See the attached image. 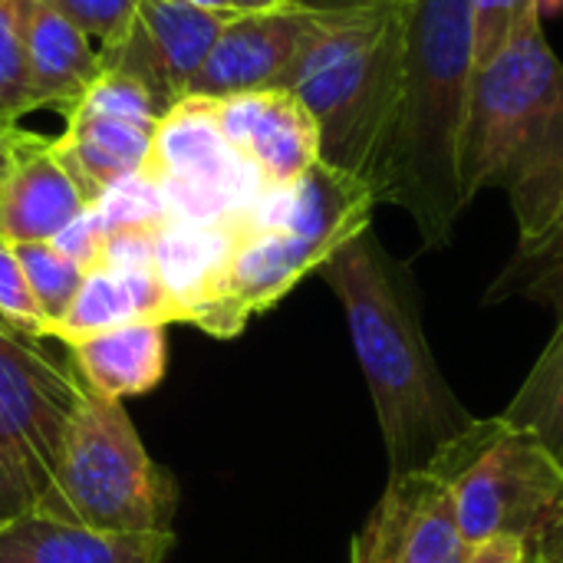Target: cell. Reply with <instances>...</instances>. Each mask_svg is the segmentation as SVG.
Here are the masks:
<instances>
[{
	"mask_svg": "<svg viewBox=\"0 0 563 563\" xmlns=\"http://www.w3.org/2000/svg\"><path fill=\"white\" fill-rule=\"evenodd\" d=\"M13 251H16V261L26 274L33 297L46 317V336H49V330L66 317L69 303L76 300V294L86 280V271L69 254H63L53 241L13 244Z\"/></svg>",
	"mask_w": 563,
	"mask_h": 563,
	"instance_id": "cell-23",
	"label": "cell"
},
{
	"mask_svg": "<svg viewBox=\"0 0 563 563\" xmlns=\"http://www.w3.org/2000/svg\"><path fill=\"white\" fill-rule=\"evenodd\" d=\"M228 16L188 0H142L125 36L99 49L102 66L145 82L168 112L191 92Z\"/></svg>",
	"mask_w": 563,
	"mask_h": 563,
	"instance_id": "cell-11",
	"label": "cell"
},
{
	"mask_svg": "<svg viewBox=\"0 0 563 563\" xmlns=\"http://www.w3.org/2000/svg\"><path fill=\"white\" fill-rule=\"evenodd\" d=\"M23 16L26 0H0V115L13 122L30 112Z\"/></svg>",
	"mask_w": 563,
	"mask_h": 563,
	"instance_id": "cell-24",
	"label": "cell"
},
{
	"mask_svg": "<svg viewBox=\"0 0 563 563\" xmlns=\"http://www.w3.org/2000/svg\"><path fill=\"white\" fill-rule=\"evenodd\" d=\"M165 323L142 320L112 327L69 343V366L79 383L106 399H129L152 393L168 366Z\"/></svg>",
	"mask_w": 563,
	"mask_h": 563,
	"instance_id": "cell-18",
	"label": "cell"
},
{
	"mask_svg": "<svg viewBox=\"0 0 563 563\" xmlns=\"http://www.w3.org/2000/svg\"><path fill=\"white\" fill-rule=\"evenodd\" d=\"M475 73V0L406 7L402 99L376 205L402 208L429 251L445 247L468 208L459 181V132Z\"/></svg>",
	"mask_w": 563,
	"mask_h": 563,
	"instance_id": "cell-3",
	"label": "cell"
},
{
	"mask_svg": "<svg viewBox=\"0 0 563 563\" xmlns=\"http://www.w3.org/2000/svg\"><path fill=\"white\" fill-rule=\"evenodd\" d=\"M188 3H198V7H208V10H228V0H188Z\"/></svg>",
	"mask_w": 563,
	"mask_h": 563,
	"instance_id": "cell-33",
	"label": "cell"
},
{
	"mask_svg": "<svg viewBox=\"0 0 563 563\" xmlns=\"http://www.w3.org/2000/svg\"><path fill=\"white\" fill-rule=\"evenodd\" d=\"M46 3L59 10L73 26H79L89 40L112 46L132 26L142 0H46Z\"/></svg>",
	"mask_w": 563,
	"mask_h": 563,
	"instance_id": "cell-26",
	"label": "cell"
},
{
	"mask_svg": "<svg viewBox=\"0 0 563 563\" xmlns=\"http://www.w3.org/2000/svg\"><path fill=\"white\" fill-rule=\"evenodd\" d=\"M373 188L323 162L284 188H267L244 214L234 251L191 327L221 340L238 336L251 317L277 307L346 241L373 228Z\"/></svg>",
	"mask_w": 563,
	"mask_h": 563,
	"instance_id": "cell-5",
	"label": "cell"
},
{
	"mask_svg": "<svg viewBox=\"0 0 563 563\" xmlns=\"http://www.w3.org/2000/svg\"><path fill=\"white\" fill-rule=\"evenodd\" d=\"M330 13L290 66V89L320 129V162L366 181L376 195L402 99L406 7L389 0H327Z\"/></svg>",
	"mask_w": 563,
	"mask_h": 563,
	"instance_id": "cell-4",
	"label": "cell"
},
{
	"mask_svg": "<svg viewBox=\"0 0 563 563\" xmlns=\"http://www.w3.org/2000/svg\"><path fill=\"white\" fill-rule=\"evenodd\" d=\"M86 208L89 201L53 152V139L36 135L0 181V238L10 244L56 241Z\"/></svg>",
	"mask_w": 563,
	"mask_h": 563,
	"instance_id": "cell-15",
	"label": "cell"
},
{
	"mask_svg": "<svg viewBox=\"0 0 563 563\" xmlns=\"http://www.w3.org/2000/svg\"><path fill=\"white\" fill-rule=\"evenodd\" d=\"M300 0H228L231 13H261V10H280V7H294Z\"/></svg>",
	"mask_w": 563,
	"mask_h": 563,
	"instance_id": "cell-31",
	"label": "cell"
},
{
	"mask_svg": "<svg viewBox=\"0 0 563 563\" xmlns=\"http://www.w3.org/2000/svg\"><path fill=\"white\" fill-rule=\"evenodd\" d=\"M36 135L20 129L13 119H3L0 115V181L7 178V172L13 168V162L20 158V152L33 142Z\"/></svg>",
	"mask_w": 563,
	"mask_h": 563,
	"instance_id": "cell-29",
	"label": "cell"
},
{
	"mask_svg": "<svg viewBox=\"0 0 563 563\" xmlns=\"http://www.w3.org/2000/svg\"><path fill=\"white\" fill-rule=\"evenodd\" d=\"M472 544L455 521L452 495L432 472L389 475V485L353 538L350 563H465Z\"/></svg>",
	"mask_w": 563,
	"mask_h": 563,
	"instance_id": "cell-13",
	"label": "cell"
},
{
	"mask_svg": "<svg viewBox=\"0 0 563 563\" xmlns=\"http://www.w3.org/2000/svg\"><path fill=\"white\" fill-rule=\"evenodd\" d=\"M142 175L162 188L172 218L195 224L241 221L267 191V181L224 139L205 96H185L158 119Z\"/></svg>",
	"mask_w": 563,
	"mask_h": 563,
	"instance_id": "cell-8",
	"label": "cell"
},
{
	"mask_svg": "<svg viewBox=\"0 0 563 563\" xmlns=\"http://www.w3.org/2000/svg\"><path fill=\"white\" fill-rule=\"evenodd\" d=\"M426 472L449 488L472 548L495 538L538 548L563 521V465L541 439L501 416L475 419Z\"/></svg>",
	"mask_w": 563,
	"mask_h": 563,
	"instance_id": "cell-7",
	"label": "cell"
},
{
	"mask_svg": "<svg viewBox=\"0 0 563 563\" xmlns=\"http://www.w3.org/2000/svg\"><path fill=\"white\" fill-rule=\"evenodd\" d=\"M30 511H33V495L26 492V485L16 478V472L0 455V525H10Z\"/></svg>",
	"mask_w": 563,
	"mask_h": 563,
	"instance_id": "cell-28",
	"label": "cell"
},
{
	"mask_svg": "<svg viewBox=\"0 0 563 563\" xmlns=\"http://www.w3.org/2000/svg\"><path fill=\"white\" fill-rule=\"evenodd\" d=\"M244 221V218H241ZM241 221L231 224H195L172 218L155 238L152 267L178 307L181 323H191L195 310L211 297L231 251Z\"/></svg>",
	"mask_w": 563,
	"mask_h": 563,
	"instance_id": "cell-20",
	"label": "cell"
},
{
	"mask_svg": "<svg viewBox=\"0 0 563 563\" xmlns=\"http://www.w3.org/2000/svg\"><path fill=\"white\" fill-rule=\"evenodd\" d=\"M178 488L145 452L122 399L86 389L66 432L59 465L33 515L92 534H172Z\"/></svg>",
	"mask_w": 563,
	"mask_h": 563,
	"instance_id": "cell-6",
	"label": "cell"
},
{
	"mask_svg": "<svg viewBox=\"0 0 563 563\" xmlns=\"http://www.w3.org/2000/svg\"><path fill=\"white\" fill-rule=\"evenodd\" d=\"M175 534L119 538L56 525L43 515H23L0 525V563H168Z\"/></svg>",
	"mask_w": 563,
	"mask_h": 563,
	"instance_id": "cell-19",
	"label": "cell"
},
{
	"mask_svg": "<svg viewBox=\"0 0 563 563\" xmlns=\"http://www.w3.org/2000/svg\"><path fill=\"white\" fill-rule=\"evenodd\" d=\"M501 419L541 439V445L563 465V313L558 333L551 336L548 350L541 353Z\"/></svg>",
	"mask_w": 563,
	"mask_h": 563,
	"instance_id": "cell-22",
	"label": "cell"
},
{
	"mask_svg": "<svg viewBox=\"0 0 563 563\" xmlns=\"http://www.w3.org/2000/svg\"><path fill=\"white\" fill-rule=\"evenodd\" d=\"M538 563H563V521L534 548Z\"/></svg>",
	"mask_w": 563,
	"mask_h": 563,
	"instance_id": "cell-30",
	"label": "cell"
},
{
	"mask_svg": "<svg viewBox=\"0 0 563 563\" xmlns=\"http://www.w3.org/2000/svg\"><path fill=\"white\" fill-rule=\"evenodd\" d=\"M459 181L468 205L485 188L508 191L518 241L551 224L563 181V63L541 16L475 66L459 132Z\"/></svg>",
	"mask_w": 563,
	"mask_h": 563,
	"instance_id": "cell-2",
	"label": "cell"
},
{
	"mask_svg": "<svg viewBox=\"0 0 563 563\" xmlns=\"http://www.w3.org/2000/svg\"><path fill=\"white\" fill-rule=\"evenodd\" d=\"M142 320H155L165 327L181 323L178 307L158 280L155 267H92L86 271L76 300L49 330V336L69 346L73 340Z\"/></svg>",
	"mask_w": 563,
	"mask_h": 563,
	"instance_id": "cell-17",
	"label": "cell"
},
{
	"mask_svg": "<svg viewBox=\"0 0 563 563\" xmlns=\"http://www.w3.org/2000/svg\"><path fill=\"white\" fill-rule=\"evenodd\" d=\"M0 320H7L13 330L33 340L46 336V317L26 284V274L16 261L13 244L3 238H0Z\"/></svg>",
	"mask_w": 563,
	"mask_h": 563,
	"instance_id": "cell-25",
	"label": "cell"
},
{
	"mask_svg": "<svg viewBox=\"0 0 563 563\" xmlns=\"http://www.w3.org/2000/svg\"><path fill=\"white\" fill-rule=\"evenodd\" d=\"M165 115L158 99L129 73L106 69L66 115L53 152L92 205L115 181L145 168L155 125Z\"/></svg>",
	"mask_w": 563,
	"mask_h": 563,
	"instance_id": "cell-10",
	"label": "cell"
},
{
	"mask_svg": "<svg viewBox=\"0 0 563 563\" xmlns=\"http://www.w3.org/2000/svg\"><path fill=\"white\" fill-rule=\"evenodd\" d=\"M26 43V82H30V112L56 109L63 119L79 106L92 82L106 73L92 40L73 26L46 0H26L23 16Z\"/></svg>",
	"mask_w": 563,
	"mask_h": 563,
	"instance_id": "cell-16",
	"label": "cell"
},
{
	"mask_svg": "<svg viewBox=\"0 0 563 563\" xmlns=\"http://www.w3.org/2000/svg\"><path fill=\"white\" fill-rule=\"evenodd\" d=\"M389 3H402V7H409V3H416V0H389Z\"/></svg>",
	"mask_w": 563,
	"mask_h": 563,
	"instance_id": "cell-34",
	"label": "cell"
},
{
	"mask_svg": "<svg viewBox=\"0 0 563 563\" xmlns=\"http://www.w3.org/2000/svg\"><path fill=\"white\" fill-rule=\"evenodd\" d=\"M563 10V0H538V13H541V20L544 16H551V13H561Z\"/></svg>",
	"mask_w": 563,
	"mask_h": 563,
	"instance_id": "cell-32",
	"label": "cell"
},
{
	"mask_svg": "<svg viewBox=\"0 0 563 563\" xmlns=\"http://www.w3.org/2000/svg\"><path fill=\"white\" fill-rule=\"evenodd\" d=\"M511 297L538 300L563 313V181L551 224L538 238L518 241L508 267L488 287L485 303H501Z\"/></svg>",
	"mask_w": 563,
	"mask_h": 563,
	"instance_id": "cell-21",
	"label": "cell"
},
{
	"mask_svg": "<svg viewBox=\"0 0 563 563\" xmlns=\"http://www.w3.org/2000/svg\"><path fill=\"white\" fill-rule=\"evenodd\" d=\"M82 399L86 386L73 366H59L33 336L0 320V455L33 495V508L49 488Z\"/></svg>",
	"mask_w": 563,
	"mask_h": 563,
	"instance_id": "cell-9",
	"label": "cell"
},
{
	"mask_svg": "<svg viewBox=\"0 0 563 563\" xmlns=\"http://www.w3.org/2000/svg\"><path fill=\"white\" fill-rule=\"evenodd\" d=\"M330 13L327 0H300L280 10L231 13L191 82L188 96L221 99L257 89H284V79Z\"/></svg>",
	"mask_w": 563,
	"mask_h": 563,
	"instance_id": "cell-12",
	"label": "cell"
},
{
	"mask_svg": "<svg viewBox=\"0 0 563 563\" xmlns=\"http://www.w3.org/2000/svg\"><path fill=\"white\" fill-rule=\"evenodd\" d=\"M224 139L267 181L284 188L320 162V129L290 89H257L211 99Z\"/></svg>",
	"mask_w": 563,
	"mask_h": 563,
	"instance_id": "cell-14",
	"label": "cell"
},
{
	"mask_svg": "<svg viewBox=\"0 0 563 563\" xmlns=\"http://www.w3.org/2000/svg\"><path fill=\"white\" fill-rule=\"evenodd\" d=\"M340 297L356 360L363 366L389 475L426 472L475 416L449 389L422 330L416 280L373 234L360 231L320 271Z\"/></svg>",
	"mask_w": 563,
	"mask_h": 563,
	"instance_id": "cell-1",
	"label": "cell"
},
{
	"mask_svg": "<svg viewBox=\"0 0 563 563\" xmlns=\"http://www.w3.org/2000/svg\"><path fill=\"white\" fill-rule=\"evenodd\" d=\"M538 13V0H475V66L492 59Z\"/></svg>",
	"mask_w": 563,
	"mask_h": 563,
	"instance_id": "cell-27",
	"label": "cell"
}]
</instances>
